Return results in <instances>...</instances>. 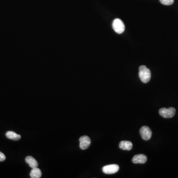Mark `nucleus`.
Here are the masks:
<instances>
[{"label":"nucleus","instance_id":"1","mask_svg":"<svg viewBox=\"0 0 178 178\" xmlns=\"http://www.w3.org/2000/svg\"><path fill=\"white\" fill-rule=\"evenodd\" d=\"M139 75L141 81L144 83L148 82L151 78L150 70L145 66H142L139 67Z\"/></svg>","mask_w":178,"mask_h":178},{"label":"nucleus","instance_id":"2","mask_svg":"<svg viewBox=\"0 0 178 178\" xmlns=\"http://www.w3.org/2000/svg\"><path fill=\"white\" fill-rule=\"evenodd\" d=\"M159 113L163 117L170 118L173 117L175 115L176 109L174 107H170L169 108H162L159 111Z\"/></svg>","mask_w":178,"mask_h":178},{"label":"nucleus","instance_id":"3","mask_svg":"<svg viewBox=\"0 0 178 178\" xmlns=\"http://www.w3.org/2000/svg\"><path fill=\"white\" fill-rule=\"evenodd\" d=\"M113 28L118 34H121L125 30V25L119 18L114 20L112 23Z\"/></svg>","mask_w":178,"mask_h":178},{"label":"nucleus","instance_id":"4","mask_svg":"<svg viewBox=\"0 0 178 178\" xmlns=\"http://www.w3.org/2000/svg\"><path fill=\"white\" fill-rule=\"evenodd\" d=\"M141 137L145 141L149 140L152 136V131L148 126H143L139 130Z\"/></svg>","mask_w":178,"mask_h":178},{"label":"nucleus","instance_id":"5","mask_svg":"<svg viewBox=\"0 0 178 178\" xmlns=\"http://www.w3.org/2000/svg\"><path fill=\"white\" fill-rule=\"evenodd\" d=\"M119 170V167L117 164H111L107 165L103 168V171L106 174H115Z\"/></svg>","mask_w":178,"mask_h":178},{"label":"nucleus","instance_id":"6","mask_svg":"<svg viewBox=\"0 0 178 178\" xmlns=\"http://www.w3.org/2000/svg\"><path fill=\"white\" fill-rule=\"evenodd\" d=\"M79 141L80 148L83 150L87 149L91 144V139L87 136H83L80 137Z\"/></svg>","mask_w":178,"mask_h":178},{"label":"nucleus","instance_id":"7","mask_svg":"<svg viewBox=\"0 0 178 178\" xmlns=\"http://www.w3.org/2000/svg\"><path fill=\"white\" fill-rule=\"evenodd\" d=\"M147 161V156L143 154L135 155L132 159V162L135 164H144Z\"/></svg>","mask_w":178,"mask_h":178},{"label":"nucleus","instance_id":"8","mask_svg":"<svg viewBox=\"0 0 178 178\" xmlns=\"http://www.w3.org/2000/svg\"><path fill=\"white\" fill-rule=\"evenodd\" d=\"M119 148L123 150H130L133 148V144L130 141H121L119 144Z\"/></svg>","mask_w":178,"mask_h":178},{"label":"nucleus","instance_id":"9","mask_svg":"<svg viewBox=\"0 0 178 178\" xmlns=\"http://www.w3.org/2000/svg\"><path fill=\"white\" fill-rule=\"evenodd\" d=\"M25 161L27 163L29 164V166L32 168H36L38 166V163L36 160L32 156H27L25 158Z\"/></svg>","mask_w":178,"mask_h":178},{"label":"nucleus","instance_id":"10","mask_svg":"<svg viewBox=\"0 0 178 178\" xmlns=\"http://www.w3.org/2000/svg\"><path fill=\"white\" fill-rule=\"evenodd\" d=\"M6 135L7 138L13 141H18L21 139L20 135L17 134L13 131H7Z\"/></svg>","mask_w":178,"mask_h":178},{"label":"nucleus","instance_id":"11","mask_svg":"<svg viewBox=\"0 0 178 178\" xmlns=\"http://www.w3.org/2000/svg\"><path fill=\"white\" fill-rule=\"evenodd\" d=\"M30 176L32 178H39L42 176V172L40 169L36 168H32Z\"/></svg>","mask_w":178,"mask_h":178},{"label":"nucleus","instance_id":"12","mask_svg":"<svg viewBox=\"0 0 178 178\" xmlns=\"http://www.w3.org/2000/svg\"><path fill=\"white\" fill-rule=\"evenodd\" d=\"M161 4L166 6H169L173 4L174 0H159Z\"/></svg>","mask_w":178,"mask_h":178},{"label":"nucleus","instance_id":"13","mask_svg":"<svg viewBox=\"0 0 178 178\" xmlns=\"http://www.w3.org/2000/svg\"><path fill=\"white\" fill-rule=\"evenodd\" d=\"M6 158V157L5 154L3 153L0 152V162L4 161V160H5Z\"/></svg>","mask_w":178,"mask_h":178}]
</instances>
